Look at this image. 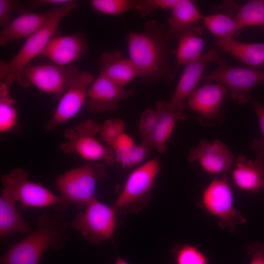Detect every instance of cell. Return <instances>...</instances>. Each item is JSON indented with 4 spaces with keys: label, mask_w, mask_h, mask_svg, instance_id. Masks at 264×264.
<instances>
[{
    "label": "cell",
    "mask_w": 264,
    "mask_h": 264,
    "mask_svg": "<svg viewBox=\"0 0 264 264\" xmlns=\"http://www.w3.org/2000/svg\"><path fill=\"white\" fill-rule=\"evenodd\" d=\"M129 58L143 81L172 80L176 71L170 64V39L165 26L155 20L145 22L140 32L129 33L127 37Z\"/></svg>",
    "instance_id": "cell-1"
},
{
    "label": "cell",
    "mask_w": 264,
    "mask_h": 264,
    "mask_svg": "<svg viewBox=\"0 0 264 264\" xmlns=\"http://www.w3.org/2000/svg\"><path fill=\"white\" fill-rule=\"evenodd\" d=\"M36 225L33 231L1 256L0 264H38L47 247L55 250L65 247L69 223L62 214H43Z\"/></svg>",
    "instance_id": "cell-2"
},
{
    "label": "cell",
    "mask_w": 264,
    "mask_h": 264,
    "mask_svg": "<svg viewBox=\"0 0 264 264\" xmlns=\"http://www.w3.org/2000/svg\"><path fill=\"white\" fill-rule=\"evenodd\" d=\"M78 5L75 0L51 10L50 16L44 25L28 37L21 49L8 62H0V82L7 86L16 82L24 88L22 77L23 70L30 61L39 56L49 40L56 32L60 22Z\"/></svg>",
    "instance_id": "cell-3"
},
{
    "label": "cell",
    "mask_w": 264,
    "mask_h": 264,
    "mask_svg": "<svg viewBox=\"0 0 264 264\" xmlns=\"http://www.w3.org/2000/svg\"><path fill=\"white\" fill-rule=\"evenodd\" d=\"M106 174L103 163L89 162L59 176L54 184L69 205L82 209L95 198L97 182Z\"/></svg>",
    "instance_id": "cell-4"
},
{
    "label": "cell",
    "mask_w": 264,
    "mask_h": 264,
    "mask_svg": "<svg viewBox=\"0 0 264 264\" xmlns=\"http://www.w3.org/2000/svg\"><path fill=\"white\" fill-rule=\"evenodd\" d=\"M160 169V163L155 157L131 173L113 206L116 214L136 213L147 205L150 191Z\"/></svg>",
    "instance_id": "cell-5"
},
{
    "label": "cell",
    "mask_w": 264,
    "mask_h": 264,
    "mask_svg": "<svg viewBox=\"0 0 264 264\" xmlns=\"http://www.w3.org/2000/svg\"><path fill=\"white\" fill-rule=\"evenodd\" d=\"M199 204L218 220L221 229L230 233H234L238 226L246 222L242 213L234 206L229 177L226 175L215 177L208 184Z\"/></svg>",
    "instance_id": "cell-6"
},
{
    "label": "cell",
    "mask_w": 264,
    "mask_h": 264,
    "mask_svg": "<svg viewBox=\"0 0 264 264\" xmlns=\"http://www.w3.org/2000/svg\"><path fill=\"white\" fill-rule=\"evenodd\" d=\"M100 127L95 121L86 119L74 128H67L64 133L66 139L60 144V149L66 154H78L89 161L102 160L108 165H113L115 160L112 149L96 138Z\"/></svg>",
    "instance_id": "cell-7"
},
{
    "label": "cell",
    "mask_w": 264,
    "mask_h": 264,
    "mask_svg": "<svg viewBox=\"0 0 264 264\" xmlns=\"http://www.w3.org/2000/svg\"><path fill=\"white\" fill-rule=\"evenodd\" d=\"M217 67L202 78L205 83H219L229 91L231 98L240 104L249 101L250 93L256 85L264 82V71L251 67L234 66L219 59Z\"/></svg>",
    "instance_id": "cell-8"
},
{
    "label": "cell",
    "mask_w": 264,
    "mask_h": 264,
    "mask_svg": "<svg viewBox=\"0 0 264 264\" xmlns=\"http://www.w3.org/2000/svg\"><path fill=\"white\" fill-rule=\"evenodd\" d=\"M67 69V89L61 97L52 117L45 124L47 131H55L79 112L86 101L87 90L94 80L90 72L79 71L74 66H69Z\"/></svg>",
    "instance_id": "cell-9"
},
{
    "label": "cell",
    "mask_w": 264,
    "mask_h": 264,
    "mask_svg": "<svg viewBox=\"0 0 264 264\" xmlns=\"http://www.w3.org/2000/svg\"><path fill=\"white\" fill-rule=\"evenodd\" d=\"M116 215L113 207L94 198L84 211L75 215L71 226L90 243L98 244L105 240L112 239L117 224Z\"/></svg>",
    "instance_id": "cell-10"
},
{
    "label": "cell",
    "mask_w": 264,
    "mask_h": 264,
    "mask_svg": "<svg viewBox=\"0 0 264 264\" xmlns=\"http://www.w3.org/2000/svg\"><path fill=\"white\" fill-rule=\"evenodd\" d=\"M22 168L17 167L9 174L1 176L0 197V237L14 233H26L30 225L20 216L15 207L18 201L17 187Z\"/></svg>",
    "instance_id": "cell-11"
},
{
    "label": "cell",
    "mask_w": 264,
    "mask_h": 264,
    "mask_svg": "<svg viewBox=\"0 0 264 264\" xmlns=\"http://www.w3.org/2000/svg\"><path fill=\"white\" fill-rule=\"evenodd\" d=\"M134 92V89L125 90L100 73L88 88L85 102L92 113H102L116 110L120 101Z\"/></svg>",
    "instance_id": "cell-12"
},
{
    "label": "cell",
    "mask_w": 264,
    "mask_h": 264,
    "mask_svg": "<svg viewBox=\"0 0 264 264\" xmlns=\"http://www.w3.org/2000/svg\"><path fill=\"white\" fill-rule=\"evenodd\" d=\"M227 90L220 83H208L196 88L189 95L187 105L199 114L201 125L209 126L215 123L220 113V106Z\"/></svg>",
    "instance_id": "cell-13"
},
{
    "label": "cell",
    "mask_w": 264,
    "mask_h": 264,
    "mask_svg": "<svg viewBox=\"0 0 264 264\" xmlns=\"http://www.w3.org/2000/svg\"><path fill=\"white\" fill-rule=\"evenodd\" d=\"M167 21L170 27L168 30L169 38L178 44L176 57L177 64L185 66L199 57L204 47L201 38L203 31L202 26L198 22L180 24L171 18Z\"/></svg>",
    "instance_id": "cell-14"
},
{
    "label": "cell",
    "mask_w": 264,
    "mask_h": 264,
    "mask_svg": "<svg viewBox=\"0 0 264 264\" xmlns=\"http://www.w3.org/2000/svg\"><path fill=\"white\" fill-rule=\"evenodd\" d=\"M217 50L210 49L195 60L185 66L174 93L168 102L169 107L173 110L184 111L185 101L202 77L206 66L219 59Z\"/></svg>",
    "instance_id": "cell-15"
},
{
    "label": "cell",
    "mask_w": 264,
    "mask_h": 264,
    "mask_svg": "<svg viewBox=\"0 0 264 264\" xmlns=\"http://www.w3.org/2000/svg\"><path fill=\"white\" fill-rule=\"evenodd\" d=\"M234 159L232 152L219 140L202 139L189 150L187 156L188 162L198 161L205 171L212 174L228 171L233 166Z\"/></svg>",
    "instance_id": "cell-16"
},
{
    "label": "cell",
    "mask_w": 264,
    "mask_h": 264,
    "mask_svg": "<svg viewBox=\"0 0 264 264\" xmlns=\"http://www.w3.org/2000/svg\"><path fill=\"white\" fill-rule=\"evenodd\" d=\"M24 88L31 84L40 90L61 97L67 89V69L50 64L28 65L22 71Z\"/></svg>",
    "instance_id": "cell-17"
},
{
    "label": "cell",
    "mask_w": 264,
    "mask_h": 264,
    "mask_svg": "<svg viewBox=\"0 0 264 264\" xmlns=\"http://www.w3.org/2000/svg\"><path fill=\"white\" fill-rule=\"evenodd\" d=\"M28 177L29 173L22 168L17 187L18 201L22 203V210L51 206L61 210L69 205L61 196L55 195L41 183L28 180Z\"/></svg>",
    "instance_id": "cell-18"
},
{
    "label": "cell",
    "mask_w": 264,
    "mask_h": 264,
    "mask_svg": "<svg viewBox=\"0 0 264 264\" xmlns=\"http://www.w3.org/2000/svg\"><path fill=\"white\" fill-rule=\"evenodd\" d=\"M88 49L84 35L74 33L53 37L39 57L46 58L58 66H65L82 57Z\"/></svg>",
    "instance_id": "cell-19"
},
{
    "label": "cell",
    "mask_w": 264,
    "mask_h": 264,
    "mask_svg": "<svg viewBox=\"0 0 264 264\" xmlns=\"http://www.w3.org/2000/svg\"><path fill=\"white\" fill-rule=\"evenodd\" d=\"M155 106L158 116L156 126L150 135L143 137L141 144L149 149H154L158 153L164 154L167 151L166 142L176 123L179 120H185L187 115L184 111L171 109L168 102L166 101H157Z\"/></svg>",
    "instance_id": "cell-20"
},
{
    "label": "cell",
    "mask_w": 264,
    "mask_h": 264,
    "mask_svg": "<svg viewBox=\"0 0 264 264\" xmlns=\"http://www.w3.org/2000/svg\"><path fill=\"white\" fill-rule=\"evenodd\" d=\"M99 65L100 73L122 88L139 77V71L133 62L129 58L123 57L119 50L104 52Z\"/></svg>",
    "instance_id": "cell-21"
},
{
    "label": "cell",
    "mask_w": 264,
    "mask_h": 264,
    "mask_svg": "<svg viewBox=\"0 0 264 264\" xmlns=\"http://www.w3.org/2000/svg\"><path fill=\"white\" fill-rule=\"evenodd\" d=\"M232 176L234 183L241 190L259 193L264 187V163L260 160L239 155L234 163Z\"/></svg>",
    "instance_id": "cell-22"
},
{
    "label": "cell",
    "mask_w": 264,
    "mask_h": 264,
    "mask_svg": "<svg viewBox=\"0 0 264 264\" xmlns=\"http://www.w3.org/2000/svg\"><path fill=\"white\" fill-rule=\"evenodd\" d=\"M51 10L43 13H25L13 19L0 32V45L13 40L27 39L41 28L48 20Z\"/></svg>",
    "instance_id": "cell-23"
},
{
    "label": "cell",
    "mask_w": 264,
    "mask_h": 264,
    "mask_svg": "<svg viewBox=\"0 0 264 264\" xmlns=\"http://www.w3.org/2000/svg\"><path fill=\"white\" fill-rule=\"evenodd\" d=\"M216 44L250 67L264 68V43H245L228 37L217 38Z\"/></svg>",
    "instance_id": "cell-24"
},
{
    "label": "cell",
    "mask_w": 264,
    "mask_h": 264,
    "mask_svg": "<svg viewBox=\"0 0 264 264\" xmlns=\"http://www.w3.org/2000/svg\"><path fill=\"white\" fill-rule=\"evenodd\" d=\"M114 154L115 163L123 168L132 167L142 162L146 158L149 149L142 144L136 145L126 133L121 134L110 147Z\"/></svg>",
    "instance_id": "cell-25"
},
{
    "label": "cell",
    "mask_w": 264,
    "mask_h": 264,
    "mask_svg": "<svg viewBox=\"0 0 264 264\" xmlns=\"http://www.w3.org/2000/svg\"><path fill=\"white\" fill-rule=\"evenodd\" d=\"M202 20L206 28L217 38L233 37L241 30L235 15L216 13L203 16Z\"/></svg>",
    "instance_id": "cell-26"
},
{
    "label": "cell",
    "mask_w": 264,
    "mask_h": 264,
    "mask_svg": "<svg viewBox=\"0 0 264 264\" xmlns=\"http://www.w3.org/2000/svg\"><path fill=\"white\" fill-rule=\"evenodd\" d=\"M240 29L261 26L264 32V0H252L244 4L235 15Z\"/></svg>",
    "instance_id": "cell-27"
},
{
    "label": "cell",
    "mask_w": 264,
    "mask_h": 264,
    "mask_svg": "<svg viewBox=\"0 0 264 264\" xmlns=\"http://www.w3.org/2000/svg\"><path fill=\"white\" fill-rule=\"evenodd\" d=\"M8 86L0 82V132H7L17 124L18 113Z\"/></svg>",
    "instance_id": "cell-28"
},
{
    "label": "cell",
    "mask_w": 264,
    "mask_h": 264,
    "mask_svg": "<svg viewBox=\"0 0 264 264\" xmlns=\"http://www.w3.org/2000/svg\"><path fill=\"white\" fill-rule=\"evenodd\" d=\"M172 17L176 22L188 24L202 20L203 16L199 12L193 1L178 0L172 8Z\"/></svg>",
    "instance_id": "cell-29"
},
{
    "label": "cell",
    "mask_w": 264,
    "mask_h": 264,
    "mask_svg": "<svg viewBox=\"0 0 264 264\" xmlns=\"http://www.w3.org/2000/svg\"><path fill=\"white\" fill-rule=\"evenodd\" d=\"M91 6L95 11L105 14L120 15L131 9L132 0H92Z\"/></svg>",
    "instance_id": "cell-30"
},
{
    "label": "cell",
    "mask_w": 264,
    "mask_h": 264,
    "mask_svg": "<svg viewBox=\"0 0 264 264\" xmlns=\"http://www.w3.org/2000/svg\"><path fill=\"white\" fill-rule=\"evenodd\" d=\"M125 124L124 121L118 118L106 120L100 125L99 135L101 140L109 147L123 133Z\"/></svg>",
    "instance_id": "cell-31"
},
{
    "label": "cell",
    "mask_w": 264,
    "mask_h": 264,
    "mask_svg": "<svg viewBox=\"0 0 264 264\" xmlns=\"http://www.w3.org/2000/svg\"><path fill=\"white\" fill-rule=\"evenodd\" d=\"M174 250L176 264H207L205 255L195 246L178 245Z\"/></svg>",
    "instance_id": "cell-32"
},
{
    "label": "cell",
    "mask_w": 264,
    "mask_h": 264,
    "mask_svg": "<svg viewBox=\"0 0 264 264\" xmlns=\"http://www.w3.org/2000/svg\"><path fill=\"white\" fill-rule=\"evenodd\" d=\"M253 107L258 117L262 133V137L254 138L250 148L256 153L255 158L264 163V105L255 100L251 96L248 99Z\"/></svg>",
    "instance_id": "cell-33"
},
{
    "label": "cell",
    "mask_w": 264,
    "mask_h": 264,
    "mask_svg": "<svg viewBox=\"0 0 264 264\" xmlns=\"http://www.w3.org/2000/svg\"><path fill=\"white\" fill-rule=\"evenodd\" d=\"M178 1V0H132V10L142 17H144L155 9H172Z\"/></svg>",
    "instance_id": "cell-34"
},
{
    "label": "cell",
    "mask_w": 264,
    "mask_h": 264,
    "mask_svg": "<svg viewBox=\"0 0 264 264\" xmlns=\"http://www.w3.org/2000/svg\"><path fill=\"white\" fill-rule=\"evenodd\" d=\"M158 121L157 114L155 110L147 109L141 116L139 126V133L145 137L150 135L154 130Z\"/></svg>",
    "instance_id": "cell-35"
},
{
    "label": "cell",
    "mask_w": 264,
    "mask_h": 264,
    "mask_svg": "<svg viewBox=\"0 0 264 264\" xmlns=\"http://www.w3.org/2000/svg\"><path fill=\"white\" fill-rule=\"evenodd\" d=\"M18 2L11 0H0V25L3 28L12 21V14L17 9Z\"/></svg>",
    "instance_id": "cell-36"
},
{
    "label": "cell",
    "mask_w": 264,
    "mask_h": 264,
    "mask_svg": "<svg viewBox=\"0 0 264 264\" xmlns=\"http://www.w3.org/2000/svg\"><path fill=\"white\" fill-rule=\"evenodd\" d=\"M247 253L251 256L250 264H264V243L255 242L247 248Z\"/></svg>",
    "instance_id": "cell-37"
},
{
    "label": "cell",
    "mask_w": 264,
    "mask_h": 264,
    "mask_svg": "<svg viewBox=\"0 0 264 264\" xmlns=\"http://www.w3.org/2000/svg\"><path fill=\"white\" fill-rule=\"evenodd\" d=\"M72 0H38L34 1L36 5H51L59 6L67 4Z\"/></svg>",
    "instance_id": "cell-38"
},
{
    "label": "cell",
    "mask_w": 264,
    "mask_h": 264,
    "mask_svg": "<svg viewBox=\"0 0 264 264\" xmlns=\"http://www.w3.org/2000/svg\"><path fill=\"white\" fill-rule=\"evenodd\" d=\"M114 264H130L121 257L118 256Z\"/></svg>",
    "instance_id": "cell-39"
},
{
    "label": "cell",
    "mask_w": 264,
    "mask_h": 264,
    "mask_svg": "<svg viewBox=\"0 0 264 264\" xmlns=\"http://www.w3.org/2000/svg\"><path fill=\"white\" fill-rule=\"evenodd\" d=\"M263 186L264 187V180Z\"/></svg>",
    "instance_id": "cell-40"
}]
</instances>
